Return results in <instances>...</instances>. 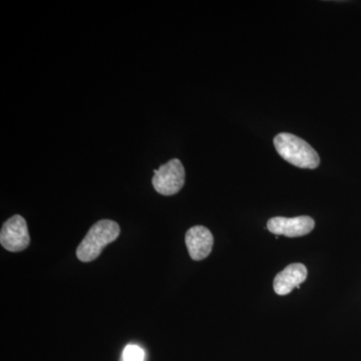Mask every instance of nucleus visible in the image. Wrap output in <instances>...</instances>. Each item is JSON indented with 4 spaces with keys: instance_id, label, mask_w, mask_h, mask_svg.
Masks as SVG:
<instances>
[{
    "instance_id": "423d86ee",
    "label": "nucleus",
    "mask_w": 361,
    "mask_h": 361,
    "mask_svg": "<svg viewBox=\"0 0 361 361\" xmlns=\"http://www.w3.org/2000/svg\"><path fill=\"white\" fill-rule=\"evenodd\" d=\"M185 241L190 256L195 261L203 260L212 252L214 237L204 226H195L188 230Z\"/></svg>"
},
{
    "instance_id": "39448f33",
    "label": "nucleus",
    "mask_w": 361,
    "mask_h": 361,
    "mask_svg": "<svg viewBox=\"0 0 361 361\" xmlns=\"http://www.w3.org/2000/svg\"><path fill=\"white\" fill-rule=\"evenodd\" d=\"M314 226V220L310 216H299L295 218L274 217L267 223L268 230L271 233L284 235L290 238L310 234Z\"/></svg>"
},
{
    "instance_id": "f03ea898",
    "label": "nucleus",
    "mask_w": 361,
    "mask_h": 361,
    "mask_svg": "<svg viewBox=\"0 0 361 361\" xmlns=\"http://www.w3.org/2000/svg\"><path fill=\"white\" fill-rule=\"evenodd\" d=\"M274 146L277 153L295 167L316 169L319 166V156L315 149L295 135L281 133L275 137Z\"/></svg>"
},
{
    "instance_id": "6e6552de",
    "label": "nucleus",
    "mask_w": 361,
    "mask_h": 361,
    "mask_svg": "<svg viewBox=\"0 0 361 361\" xmlns=\"http://www.w3.org/2000/svg\"><path fill=\"white\" fill-rule=\"evenodd\" d=\"M144 351L134 344H130L123 350V361H144Z\"/></svg>"
},
{
    "instance_id": "0eeeda50",
    "label": "nucleus",
    "mask_w": 361,
    "mask_h": 361,
    "mask_svg": "<svg viewBox=\"0 0 361 361\" xmlns=\"http://www.w3.org/2000/svg\"><path fill=\"white\" fill-rule=\"evenodd\" d=\"M307 277V269L301 263H294L287 266L281 272L278 273L273 282V288L278 295H287L294 289L300 288Z\"/></svg>"
},
{
    "instance_id": "20e7f679",
    "label": "nucleus",
    "mask_w": 361,
    "mask_h": 361,
    "mask_svg": "<svg viewBox=\"0 0 361 361\" xmlns=\"http://www.w3.org/2000/svg\"><path fill=\"white\" fill-rule=\"evenodd\" d=\"M30 242L27 224L23 216L14 215L2 226L0 243L7 251H23L30 245Z\"/></svg>"
},
{
    "instance_id": "f257e3e1",
    "label": "nucleus",
    "mask_w": 361,
    "mask_h": 361,
    "mask_svg": "<svg viewBox=\"0 0 361 361\" xmlns=\"http://www.w3.org/2000/svg\"><path fill=\"white\" fill-rule=\"evenodd\" d=\"M120 233V226L115 221H97L85 235L82 243L78 245V258L82 262H92L101 255L104 247L118 239Z\"/></svg>"
},
{
    "instance_id": "7ed1b4c3",
    "label": "nucleus",
    "mask_w": 361,
    "mask_h": 361,
    "mask_svg": "<svg viewBox=\"0 0 361 361\" xmlns=\"http://www.w3.org/2000/svg\"><path fill=\"white\" fill-rule=\"evenodd\" d=\"M152 184L159 194L172 196L179 193L185 184V168L179 159H172L161 165L158 170H154Z\"/></svg>"
}]
</instances>
